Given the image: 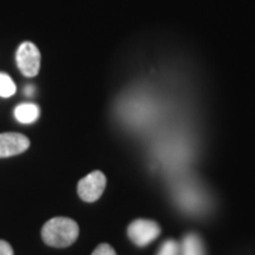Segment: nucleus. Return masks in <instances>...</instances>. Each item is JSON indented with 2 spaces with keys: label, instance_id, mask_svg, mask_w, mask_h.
Returning <instances> with one entry per match:
<instances>
[{
  "label": "nucleus",
  "instance_id": "nucleus-10",
  "mask_svg": "<svg viewBox=\"0 0 255 255\" xmlns=\"http://www.w3.org/2000/svg\"><path fill=\"white\" fill-rule=\"evenodd\" d=\"M92 255H117V253L110 244H101L94 250Z\"/></svg>",
  "mask_w": 255,
  "mask_h": 255
},
{
  "label": "nucleus",
  "instance_id": "nucleus-8",
  "mask_svg": "<svg viewBox=\"0 0 255 255\" xmlns=\"http://www.w3.org/2000/svg\"><path fill=\"white\" fill-rule=\"evenodd\" d=\"M16 94V84L7 74L0 73V97L9 98Z\"/></svg>",
  "mask_w": 255,
  "mask_h": 255
},
{
  "label": "nucleus",
  "instance_id": "nucleus-7",
  "mask_svg": "<svg viewBox=\"0 0 255 255\" xmlns=\"http://www.w3.org/2000/svg\"><path fill=\"white\" fill-rule=\"evenodd\" d=\"M180 255H206L203 240L194 233L184 236L182 248H180Z\"/></svg>",
  "mask_w": 255,
  "mask_h": 255
},
{
  "label": "nucleus",
  "instance_id": "nucleus-3",
  "mask_svg": "<svg viewBox=\"0 0 255 255\" xmlns=\"http://www.w3.org/2000/svg\"><path fill=\"white\" fill-rule=\"evenodd\" d=\"M16 63L23 75L36 77L40 71V64H41V54L36 44L30 41L20 44L16 54Z\"/></svg>",
  "mask_w": 255,
  "mask_h": 255
},
{
  "label": "nucleus",
  "instance_id": "nucleus-5",
  "mask_svg": "<svg viewBox=\"0 0 255 255\" xmlns=\"http://www.w3.org/2000/svg\"><path fill=\"white\" fill-rule=\"evenodd\" d=\"M30 147V139L21 133H0V157H10L26 152Z\"/></svg>",
  "mask_w": 255,
  "mask_h": 255
},
{
  "label": "nucleus",
  "instance_id": "nucleus-4",
  "mask_svg": "<svg viewBox=\"0 0 255 255\" xmlns=\"http://www.w3.org/2000/svg\"><path fill=\"white\" fill-rule=\"evenodd\" d=\"M107 187V177L101 170H94L78 182V196L87 203H94L100 199Z\"/></svg>",
  "mask_w": 255,
  "mask_h": 255
},
{
  "label": "nucleus",
  "instance_id": "nucleus-9",
  "mask_svg": "<svg viewBox=\"0 0 255 255\" xmlns=\"http://www.w3.org/2000/svg\"><path fill=\"white\" fill-rule=\"evenodd\" d=\"M157 255H180V247L174 240H166L159 248Z\"/></svg>",
  "mask_w": 255,
  "mask_h": 255
},
{
  "label": "nucleus",
  "instance_id": "nucleus-11",
  "mask_svg": "<svg viewBox=\"0 0 255 255\" xmlns=\"http://www.w3.org/2000/svg\"><path fill=\"white\" fill-rule=\"evenodd\" d=\"M0 255H14L13 248H11V246H10L7 241L0 240Z\"/></svg>",
  "mask_w": 255,
  "mask_h": 255
},
{
  "label": "nucleus",
  "instance_id": "nucleus-12",
  "mask_svg": "<svg viewBox=\"0 0 255 255\" xmlns=\"http://www.w3.org/2000/svg\"><path fill=\"white\" fill-rule=\"evenodd\" d=\"M24 92H26V95H33V92H34V87L33 85H28L24 88Z\"/></svg>",
  "mask_w": 255,
  "mask_h": 255
},
{
  "label": "nucleus",
  "instance_id": "nucleus-1",
  "mask_svg": "<svg viewBox=\"0 0 255 255\" xmlns=\"http://www.w3.org/2000/svg\"><path fill=\"white\" fill-rule=\"evenodd\" d=\"M80 228L73 219L54 217L48 220L41 228V237L47 246L65 248L74 244L78 238Z\"/></svg>",
  "mask_w": 255,
  "mask_h": 255
},
{
  "label": "nucleus",
  "instance_id": "nucleus-6",
  "mask_svg": "<svg viewBox=\"0 0 255 255\" xmlns=\"http://www.w3.org/2000/svg\"><path fill=\"white\" fill-rule=\"evenodd\" d=\"M14 117L20 124H33L36 122L38 117H40V108L38 105L33 104V102H24L17 105V108L14 110Z\"/></svg>",
  "mask_w": 255,
  "mask_h": 255
},
{
  "label": "nucleus",
  "instance_id": "nucleus-2",
  "mask_svg": "<svg viewBox=\"0 0 255 255\" xmlns=\"http://www.w3.org/2000/svg\"><path fill=\"white\" fill-rule=\"evenodd\" d=\"M160 226L152 220L137 219L128 227V236L137 247H146L160 236Z\"/></svg>",
  "mask_w": 255,
  "mask_h": 255
}]
</instances>
